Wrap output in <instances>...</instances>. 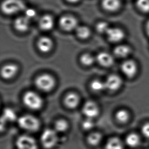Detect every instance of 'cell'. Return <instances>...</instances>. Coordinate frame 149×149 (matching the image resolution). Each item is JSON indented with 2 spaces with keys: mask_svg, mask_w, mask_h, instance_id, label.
Wrapping results in <instances>:
<instances>
[{
  "mask_svg": "<svg viewBox=\"0 0 149 149\" xmlns=\"http://www.w3.org/2000/svg\"><path fill=\"white\" fill-rule=\"evenodd\" d=\"M26 4L22 0H4L1 4L3 12L7 15H13L26 9Z\"/></svg>",
  "mask_w": 149,
  "mask_h": 149,
  "instance_id": "obj_1",
  "label": "cell"
},
{
  "mask_svg": "<svg viewBox=\"0 0 149 149\" xmlns=\"http://www.w3.org/2000/svg\"><path fill=\"white\" fill-rule=\"evenodd\" d=\"M18 124L21 128L31 132L37 131L40 126L38 119L30 115H24L20 117L18 120Z\"/></svg>",
  "mask_w": 149,
  "mask_h": 149,
  "instance_id": "obj_2",
  "label": "cell"
},
{
  "mask_svg": "<svg viewBox=\"0 0 149 149\" xmlns=\"http://www.w3.org/2000/svg\"><path fill=\"white\" fill-rule=\"evenodd\" d=\"M23 101L26 106L33 110L41 109L43 103L40 96L32 91H28L25 93L23 97Z\"/></svg>",
  "mask_w": 149,
  "mask_h": 149,
  "instance_id": "obj_3",
  "label": "cell"
},
{
  "mask_svg": "<svg viewBox=\"0 0 149 149\" xmlns=\"http://www.w3.org/2000/svg\"><path fill=\"white\" fill-rule=\"evenodd\" d=\"M35 84L36 87L41 90L47 92L54 88L55 85V81L52 75L44 74L37 77Z\"/></svg>",
  "mask_w": 149,
  "mask_h": 149,
  "instance_id": "obj_4",
  "label": "cell"
},
{
  "mask_svg": "<svg viewBox=\"0 0 149 149\" xmlns=\"http://www.w3.org/2000/svg\"><path fill=\"white\" fill-rule=\"evenodd\" d=\"M58 141L56 131L51 129H45L41 136V141L46 149H50L56 145Z\"/></svg>",
  "mask_w": 149,
  "mask_h": 149,
  "instance_id": "obj_5",
  "label": "cell"
},
{
  "mask_svg": "<svg viewBox=\"0 0 149 149\" xmlns=\"http://www.w3.org/2000/svg\"><path fill=\"white\" fill-rule=\"evenodd\" d=\"M16 145L17 149H38L36 141L29 135L20 136L17 139Z\"/></svg>",
  "mask_w": 149,
  "mask_h": 149,
  "instance_id": "obj_6",
  "label": "cell"
},
{
  "mask_svg": "<svg viewBox=\"0 0 149 149\" xmlns=\"http://www.w3.org/2000/svg\"><path fill=\"white\" fill-rule=\"evenodd\" d=\"M61 28L66 31H71L76 30L78 26V22L76 18L71 15H64L59 20Z\"/></svg>",
  "mask_w": 149,
  "mask_h": 149,
  "instance_id": "obj_7",
  "label": "cell"
},
{
  "mask_svg": "<svg viewBox=\"0 0 149 149\" xmlns=\"http://www.w3.org/2000/svg\"><path fill=\"white\" fill-rule=\"evenodd\" d=\"M83 113L87 118L93 119L99 114V108L96 103L89 101L84 105Z\"/></svg>",
  "mask_w": 149,
  "mask_h": 149,
  "instance_id": "obj_8",
  "label": "cell"
},
{
  "mask_svg": "<svg viewBox=\"0 0 149 149\" xmlns=\"http://www.w3.org/2000/svg\"><path fill=\"white\" fill-rule=\"evenodd\" d=\"M121 70L126 77L132 78L137 72V65L133 61H125L121 65Z\"/></svg>",
  "mask_w": 149,
  "mask_h": 149,
  "instance_id": "obj_9",
  "label": "cell"
},
{
  "mask_svg": "<svg viewBox=\"0 0 149 149\" xmlns=\"http://www.w3.org/2000/svg\"><path fill=\"white\" fill-rule=\"evenodd\" d=\"M122 80L120 77L116 74L109 75L105 82L106 89L111 91H117L122 85Z\"/></svg>",
  "mask_w": 149,
  "mask_h": 149,
  "instance_id": "obj_10",
  "label": "cell"
},
{
  "mask_svg": "<svg viewBox=\"0 0 149 149\" xmlns=\"http://www.w3.org/2000/svg\"><path fill=\"white\" fill-rule=\"evenodd\" d=\"M106 34L109 40L111 42H119L125 37L124 31L118 28H110Z\"/></svg>",
  "mask_w": 149,
  "mask_h": 149,
  "instance_id": "obj_11",
  "label": "cell"
},
{
  "mask_svg": "<svg viewBox=\"0 0 149 149\" xmlns=\"http://www.w3.org/2000/svg\"><path fill=\"white\" fill-rule=\"evenodd\" d=\"M18 71V67L17 65L12 64L6 65L3 67L1 73L2 77L8 79L14 77Z\"/></svg>",
  "mask_w": 149,
  "mask_h": 149,
  "instance_id": "obj_12",
  "label": "cell"
},
{
  "mask_svg": "<svg viewBox=\"0 0 149 149\" xmlns=\"http://www.w3.org/2000/svg\"><path fill=\"white\" fill-rule=\"evenodd\" d=\"M14 26L16 30L19 32H26L30 26V19L26 16L18 17L14 21Z\"/></svg>",
  "mask_w": 149,
  "mask_h": 149,
  "instance_id": "obj_13",
  "label": "cell"
},
{
  "mask_svg": "<svg viewBox=\"0 0 149 149\" xmlns=\"http://www.w3.org/2000/svg\"><path fill=\"white\" fill-rule=\"evenodd\" d=\"M102 8L108 12H115L119 10L121 6L120 0H102Z\"/></svg>",
  "mask_w": 149,
  "mask_h": 149,
  "instance_id": "obj_14",
  "label": "cell"
},
{
  "mask_svg": "<svg viewBox=\"0 0 149 149\" xmlns=\"http://www.w3.org/2000/svg\"><path fill=\"white\" fill-rule=\"evenodd\" d=\"M54 20L52 16L46 14L41 17L39 21V26L41 29L44 31H49L53 28Z\"/></svg>",
  "mask_w": 149,
  "mask_h": 149,
  "instance_id": "obj_15",
  "label": "cell"
},
{
  "mask_svg": "<svg viewBox=\"0 0 149 149\" xmlns=\"http://www.w3.org/2000/svg\"><path fill=\"white\" fill-rule=\"evenodd\" d=\"M37 46L41 52L46 53L51 50L53 46V42L52 39L48 37H42L39 39Z\"/></svg>",
  "mask_w": 149,
  "mask_h": 149,
  "instance_id": "obj_16",
  "label": "cell"
},
{
  "mask_svg": "<svg viewBox=\"0 0 149 149\" xmlns=\"http://www.w3.org/2000/svg\"><path fill=\"white\" fill-rule=\"evenodd\" d=\"M97 60L99 64L104 67L111 66L114 63L113 56L107 52L99 53L97 56Z\"/></svg>",
  "mask_w": 149,
  "mask_h": 149,
  "instance_id": "obj_17",
  "label": "cell"
},
{
  "mask_svg": "<svg viewBox=\"0 0 149 149\" xmlns=\"http://www.w3.org/2000/svg\"><path fill=\"white\" fill-rule=\"evenodd\" d=\"M79 102V98L77 94L70 93L65 98V104L69 109H73L77 107Z\"/></svg>",
  "mask_w": 149,
  "mask_h": 149,
  "instance_id": "obj_18",
  "label": "cell"
},
{
  "mask_svg": "<svg viewBox=\"0 0 149 149\" xmlns=\"http://www.w3.org/2000/svg\"><path fill=\"white\" fill-rule=\"evenodd\" d=\"M113 52L116 56L120 58H123L127 57L130 54L131 49L126 45H120L115 48Z\"/></svg>",
  "mask_w": 149,
  "mask_h": 149,
  "instance_id": "obj_19",
  "label": "cell"
},
{
  "mask_svg": "<svg viewBox=\"0 0 149 149\" xmlns=\"http://www.w3.org/2000/svg\"><path fill=\"white\" fill-rule=\"evenodd\" d=\"M124 146L121 139L113 137L109 139L105 146V149H123Z\"/></svg>",
  "mask_w": 149,
  "mask_h": 149,
  "instance_id": "obj_20",
  "label": "cell"
},
{
  "mask_svg": "<svg viewBox=\"0 0 149 149\" xmlns=\"http://www.w3.org/2000/svg\"><path fill=\"white\" fill-rule=\"evenodd\" d=\"M127 145L132 148H135L139 145L141 141L139 136L134 133H130L127 135L125 139Z\"/></svg>",
  "mask_w": 149,
  "mask_h": 149,
  "instance_id": "obj_21",
  "label": "cell"
},
{
  "mask_svg": "<svg viewBox=\"0 0 149 149\" xmlns=\"http://www.w3.org/2000/svg\"><path fill=\"white\" fill-rule=\"evenodd\" d=\"M75 31L77 36L83 39L88 38L91 34L90 30L87 26H78Z\"/></svg>",
  "mask_w": 149,
  "mask_h": 149,
  "instance_id": "obj_22",
  "label": "cell"
},
{
  "mask_svg": "<svg viewBox=\"0 0 149 149\" xmlns=\"http://www.w3.org/2000/svg\"><path fill=\"white\" fill-rule=\"evenodd\" d=\"M102 139V135L99 132H94L88 136L87 141L88 143L93 146H97L100 143Z\"/></svg>",
  "mask_w": 149,
  "mask_h": 149,
  "instance_id": "obj_23",
  "label": "cell"
},
{
  "mask_svg": "<svg viewBox=\"0 0 149 149\" xmlns=\"http://www.w3.org/2000/svg\"><path fill=\"white\" fill-rule=\"evenodd\" d=\"M129 113L125 109H120L116 113V118L117 121L121 123H125L129 120Z\"/></svg>",
  "mask_w": 149,
  "mask_h": 149,
  "instance_id": "obj_24",
  "label": "cell"
},
{
  "mask_svg": "<svg viewBox=\"0 0 149 149\" xmlns=\"http://www.w3.org/2000/svg\"><path fill=\"white\" fill-rule=\"evenodd\" d=\"M91 88L93 91L95 92H100L106 89V86L105 82L101 81L96 79L91 83Z\"/></svg>",
  "mask_w": 149,
  "mask_h": 149,
  "instance_id": "obj_25",
  "label": "cell"
},
{
  "mask_svg": "<svg viewBox=\"0 0 149 149\" xmlns=\"http://www.w3.org/2000/svg\"><path fill=\"white\" fill-rule=\"evenodd\" d=\"M54 128L58 132H64L68 128V123L64 119H60L55 123Z\"/></svg>",
  "mask_w": 149,
  "mask_h": 149,
  "instance_id": "obj_26",
  "label": "cell"
},
{
  "mask_svg": "<svg viewBox=\"0 0 149 149\" xmlns=\"http://www.w3.org/2000/svg\"><path fill=\"white\" fill-rule=\"evenodd\" d=\"M136 6L143 13L149 12V0H136Z\"/></svg>",
  "mask_w": 149,
  "mask_h": 149,
  "instance_id": "obj_27",
  "label": "cell"
},
{
  "mask_svg": "<svg viewBox=\"0 0 149 149\" xmlns=\"http://www.w3.org/2000/svg\"><path fill=\"white\" fill-rule=\"evenodd\" d=\"M94 56L90 54H85L81 57V62L83 65L86 66H90L94 62Z\"/></svg>",
  "mask_w": 149,
  "mask_h": 149,
  "instance_id": "obj_28",
  "label": "cell"
},
{
  "mask_svg": "<svg viewBox=\"0 0 149 149\" xmlns=\"http://www.w3.org/2000/svg\"><path fill=\"white\" fill-rule=\"evenodd\" d=\"M110 27L109 24L105 22H101L97 24L96 25V30L100 33H106L109 30Z\"/></svg>",
  "mask_w": 149,
  "mask_h": 149,
  "instance_id": "obj_29",
  "label": "cell"
},
{
  "mask_svg": "<svg viewBox=\"0 0 149 149\" xmlns=\"http://www.w3.org/2000/svg\"><path fill=\"white\" fill-rule=\"evenodd\" d=\"M15 119H16V116L13 113V111L12 110L7 109L4 111V118H2V119L4 120V121L8 120V121H13L15 120Z\"/></svg>",
  "mask_w": 149,
  "mask_h": 149,
  "instance_id": "obj_30",
  "label": "cell"
},
{
  "mask_svg": "<svg viewBox=\"0 0 149 149\" xmlns=\"http://www.w3.org/2000/svg\"><path fill=\"white\" fill-rule=\"evenodd\" d=\"M94 126V123L93 119L87 118L82 123V127L83 129L86 130H89L92 129Z\"/></svg>",
  "mask_w": 149,
  "mask_h": 149,
  "instance_id": "obj_31",
  "label": "cell"
},
{
  "mask_svg": "<svg viewBox=\"0 0 149 149\" xmlns=\"http://www.w3.org/2000/svg\"><path fill=\"white\" fill-rule=\"evenodd\" d=\"M141 133L145 137L149 139V123H146L143 126Z\"/></svg>",
  "mask_w": 149,
  "mask_h": 149,
  "instance_id": "obj_32",
  "label": "cell"
},
{
  "mask_svg": "<svg viewBox=\"0 0 149 149\" xmlns=\"http://www.w3.org/2000/svg\"><path fill=\"white\" fill-rule=\"evenodd\" d=\"M25 11H26V15L25 16H26V17H28L29 19H30L31 18L34 17L35 15H36V11L34 9H32V8L26 9L25 10Z\"/></svg>",
  "mask_w": 149,
  "mask_h": 149,
  "instance_id": "obj_33",
  "label": "cell"
},
{
  "mask_svg": "<svg viewBox=\"0 0 149 149\" xmlns=\"http://www.w3.org/2000/svg\"><path fill=\"white\" fill-rule=\"evenodd\" d=\"M66 1L70 3L74 4V3H77V2H79L80 0H66Z\"/></svg>",
  "mask_w": 149,
  "mask_h": 149,
  "instance_id": "obj_34",
  "label": "cell"
},
{
  "mask_svg": "<svg viewBox=\"0 0 149 149\" xmlns=\"http://www.w3.org/2000/svg\"><path fill=\"white\" fill-rule=\"evenodd\" d=\"M146 31H147L148 35L149 36V20H148V22L146 24Z\"/></svg>",
  "mask_w": 149,
  "mask_h": 149,
  "instance_id": "obj_35",
  "label": "cell"
}]
</instances>
